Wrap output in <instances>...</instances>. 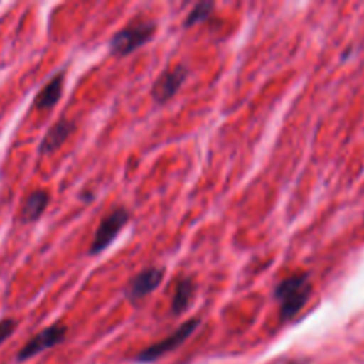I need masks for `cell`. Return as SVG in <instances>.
Here are the masks:
<instances>
[{
  "label": "cell",
  "mask_w": 364,
  "mask_h": 364,
  "mask_svg": "<svg viewBox=\"0 0 364 364\" xmlns=\"http://www.w3.org/2000/svg\"><path fill=\"white\" fill-rule=\"evenodd\" d=\"M274 295H276L277 302H279L281 322H290L308 304L309 295H311L309 276L306 272L291 274V276H288L287 279H283L277 284Z\"/></svg>",
  "instance_id": "1"
},
{
  "label": "cell",
  "mask_w": 364,
  "mask_h": 364,
  "mask_svg": "<svg viewBox=\"0 0 364 364\" xmlns=\"http://www.w3.org/2000/svg\"><path fill=\"white\" fill-rule=\"evenodd\" d=\"M156 25L155 21L149 20H137L130 23L128 27L121 28L119 32L114 34L110 39V52L117 57L130 55L137 48L144 46L149 39L155 36Z\"/></svg>",
  "instance_id": "2"
},
{
  "label": "cell",
  "mask_w": 364,
  "mask_h": 364,
  "mask_svg": "<svg viewBox=\"0 0 364 364\" xmlns=\"http://www.w3.org/2000/svg\"><path fill=\"white\" fill-rule=\"evenodd\" d=\"M130 220V213L127 208H114L105 219L100 223L98 230H96L95 238H92L91 249H89V255L96 256L102 251H105L114 240H116L117 235L121 233L124 226Z\"/></svg>",
  "instance_id": "3"
},
{
  "label": "cell",
  "mask_w": 364,
  "mask_h": 364,
  "mask_svg": "<svg viewBox=\"0 0 364 364\" xmlns=\"http://www.w3.org/2000/svg\"><path fill=\"white\" fill-rule=\"evenodd\" d=\"M199 323H201L199 322V318L187 320V322L181 323V326L178 327V329L174 331L171 336L164 338V340L159 341V343L151 345V347H148V348H144L142 352H139L137 361L139 363H153V361H156V359L164 358L167 352L176 350L181 343H185V340H187V338H191V334L198 329Z\"/></svg>",
  "instance_id": "4"
},
{
  "label": "cell",
  "mask_w": 364,
  "mask_h": 364,
  "mask_svg": "<svg viewBox=\"0 0 364 364\" xmlns=\"http://www.w3.org/2000/svg\"><path fill=\"white\" fill-rule=\"evenodd\" d=\"M66 334H68V329L64 326H60V323L46 327L45 331H41V333L36 334L34 338H31L28 343L18 352V361H27V359L36 358V355L48 350V348L57 347V345L63 343Z\"/></svg>",
  "instance_id": "5"
},
{
  "label": "cell",
  "mask_w": 364,
  "mask_h": 364,
  "mask_svg": "<svg viewBox=\"0 0 364 364\" xmlns=\"http://www.w3.org/2000/svg\"><path fill=\"white\" fill-rule=\"evenodd\" d=\"M187 80V70L183 66H176L173 70H166L151 87V96L156 103H166L180 91L183 82Z\"/></svg>",
  "instance_id": "6"
},
{
  "label": "cell",
  "mask_w": 364,
  "mask_h": 364,
  "mask_svg": "<svg viewBox=\"0 0 364 364\" xmlns=\"http://www.w3.org/2000/svg\"><path fill=\"white\" fill-rule=\"evenodd\" d=\"M164 279V270L159 267H149V269L139 272L134 279L128 283L124 295L130 301H139V299L148 297L151 291H155L160 287Z\"/></svg>",
  "instance_id": "7"
},
{
  "label": "cell",
  "mask_w": 364,
  "mask_h": 364,
  "mask_svg": "<svg viewBox=\"0 0 364 364\" xmlns=\"http://www.w3.org/2000/svg\"><path fill=\"white\" fill-rule=\"evenodd\" d=\"M73 130H75L73 121L66 119V117L59 119L48 132H46L45 137H43L41 146H39V153H41V155H48V153L57 151V149L68 141V137L73 134Z\"/></svg>",
  "instance_id": "8"
},
{
  "label": "cell",
  "mask_w": 364,
  "mask_h": 364,
  "mask_svg": "<svg viewBox=\"0 0 364 364\" xmlns=\"http://www.w3.org/2000/svg\"><path fill=\"white\" fill-rule=\"evenodd\" d=\"M63 85H64V73L55 75L53 78H50L48 84L38 92L34 100L36 109L39 110H50L53 109L57 102H59L60 95H63Z\"/></svg>",
  "instance_id": "9"
},
{
  "label": "cell",
  "mask_w": 364,
  "mask_h": 364,
  "mask_svg": "<svg viewBox=\"0 0 364 364\" xmlns=\"http://www.w3.org/2000/svg\"><path fill=\"white\" fill-rule=\"evenodd\" d=\"M50 203V196L46 191H34L25 198L23 206H21V220L25 223H34L39 217L43 215V212L46 210Z\"/></svg>",
  "instance_id": "10"
},
{
  "label": "cell",
  "mask_w": 364,
  "mask_h": 364,
  "mask_svg": "<svg viewBox=\"0 0 364 364\" xmlns=\"http://www.w3.org/2000/svg\"><path fill=\"white\" fill-rule=\"evenodd\" d=\"M196 294V284L191 277H181L176 284V290H174L173 304H171V311L173 315H180L188 309V306L192 304V299Z\"/></svg>",
  "instance_id": "11"
},
{
  "label": "cell",
  "mask_w": 364,
  "mask_h": 364,
  "mask_svg": "<svg viewBox=\"0 0 364 364\" xmlns=\"http://www.w3.org/2000/svg\"><path fill=\"white\" fill-rule=\"evenodd\" d=\"M213 9H215V4L213 2H199L196 4L194 9L188 13L187 20H185V27H192V25H199L203 23V21L208 20L210 16H212Z\"/></svg>",
  "instance_id": "12"
},
{
  "label": "cell",
  "mask_w": 364,
  "mask_h": 364,
  "mask_svg": "<svg viewBox=\"0 0 364 364\" xmlns=\"http://www.w3.org/2000/svg\"><path fill=\"white\" fill-rule=\"evenodd\" d=\"M16 331V320L13 318H4L0 320V345Z\"/></svg>",
  "instance_id": "13"
}]
</instances>
